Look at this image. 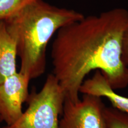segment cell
Listing matches in <instances>:
<instances>
[{
    "instance_id": "6",
    "label": "cell",
    "mask_w": 128,
    "mask_h": 128,
    "mask_svg": "<svg viewBox=\"0 0 128 128\" xmlns=\"http://www.w3.org/2000/svg\"><path fill=\"white\" fill-rule=\"evenodd\" d=\"M80 93L104 97L112 108L128 114V97L117 93L102 71L97 70L92 77L85 80L80 88Z\"/></svg>"
},
{
    "instance_id": "4",
    "label": "cell",
    "mask_w": 128,
    "mask_h": 128,
    "mask_svg": "<svg viewBox=\"0 0 128 128\" xmlns=\"http://www.w3.org/2000/svg\"><path fill=\"white\" fill-rule=\"evenodd\" d=\"M102 98L83 94L76 102L65 98L59 128H107Z\"/></svg>"
},
{
    "instance_id": "11",
    "label": "cell",
    "mask_w": 128,
    "mask_h": 128,
    "mask_svg": "<svg viewBox=\"0 0 128 128\" xmlns=\"http://www.w3.org/2000/svg\"><path fill=\"white\" fill-rule=\"evenodd\" d=\"M1 122H2V119H1V116H0V123H1Z\"/></svg>"
},
{
    "instance_id": "3",
    "label": "cell",
    "mask_w": 128,
    "mask_h": 128,
    "mask_svg": "<svg viewBox=\"0 0 128 128\" xmlns=\"http://www.w3.org/2000/svg\"><path fill=\"white\" fill-rule=\"evenodd\" d=\"M65 94L53 74H49L39 92L32 90L27 98L28 106L20 118L4 128H59Z\"/></svg>"
},
{
    "instance_id": "9",
    "label": "cell",
    "mask_w": 128,
    "mask_h": 128,
    "mask_svg": "<svg viewBox=\"0 0 128 128\" xmlns=\"http://www.w3.org/2000/svg\"><path fill=\"white\" fill-rule=\"evenodd\" d=\"M36 0H0V20L12 17Z\"/></svg>"
},
{
    "instance_id": "10",
    "label": "cell",
    "mask_w": 128,
    "mask_h": 128,
    "mask_svg": "<svg viewBox=\"0 0 128 128\" xmlns=\"http://www.w3.org/2000/svg\"><path fill=\"white\" fill-rule=\"evenodd\" d=\"M121 58L123 63L128 67V20L124 28L122 40Z\"/></svg>"
},
{
    "instance_id": "8",
    "label": "cell",
    "mask_w": 128,
    "mask_h": 128,
    "mask_svg": "<svg viewBox=\"0 0 128 128\" xmlns=\"http://www.w3.org/2000/svg\"><path fill=\"white\" fill-rule=\"evenodd\" d=\"M104 116L107 128H128V114L112 107H104Z\"/></svg>"
},
{
    "instance_id": "1",
    "label": "cell",
    "mask_w": 128,
    "mask_h": 128,
    "mask_svg": "<svg viewBox=\"0 0 128 128\" xmlns=\"http://www.w3.org/2000/svg\"><path fill=\"white\" fill-rule=\"evenodd\" d=\"M128 11L114 8L85 16L60 28L52 45V73L65 98L80 99V88L92 71H100L114 90L128 86V67L121 58Z\"/></svg>"
},
{
    "instance_id": "5",
    "label": "cell",
    "mask_w": 128,
    "mask_h": 128,
    "mask_svg": "<svg viewBox=\"0 0 128 128\" xmlns=\"http://www.w3.org/2000/svg\"><path fill=\"white\" fill-rule=\"evenodd\" d=\"M30 81L28 76L16 72L0 84V116L8 126L23 114L22 105L29 94Z\"/></svg>"
},
{
    "instance_id": "2",
    "label": "cell",
    "mask_w": 128,
    "mask_h": 128,
    "mask_svg": "<svg viewBox=\"0 0 128 128\" xmlns=\"http://www.w3.org/2000/svg\"><path fill=\"white\" fill-rule=\"evenodd\" d=\"M84 17L74 10L36 0L4 20L16 42L17 54L21 60L19 72L30 80L44 74L46 49L50 39L62 27Z\"/></svg>"
},
{
    "instance_id": "7",
    "label": "cell",
    "mask_w": 128,
    "mask_h": 128,
    "mask_svg": "<svg viewBox=\"0 0 128 128\" xmlns=\"http://www.w3.org/2000/svg\"><path fill=\"white\" fill-rule=\"evenodd\" d=\"M17 45L8 31L4 20H0V84L17 72Z\"/></svg>"
}]
</instances>
